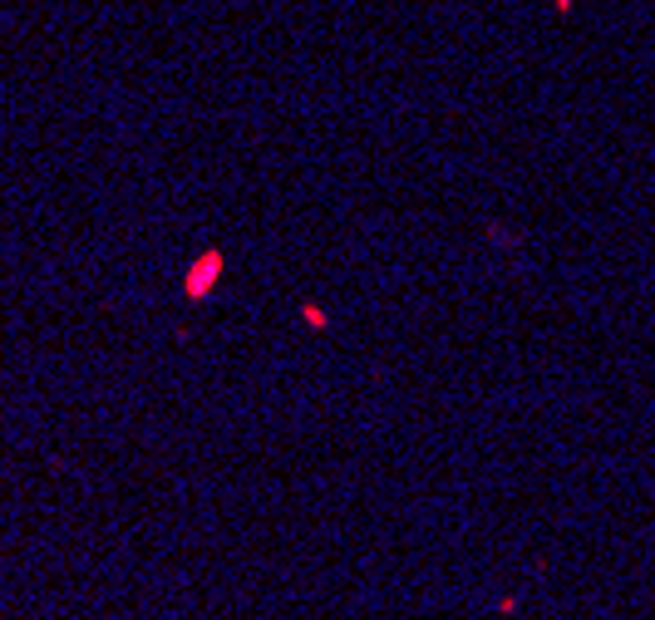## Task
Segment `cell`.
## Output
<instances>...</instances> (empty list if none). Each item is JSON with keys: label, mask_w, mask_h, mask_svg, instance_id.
I'll return each mask as SVG.
<instances>
[{"label": "cell", "mask_w": 655, "mask_h": 620, "mask_svg": "<svg viewBox=\"0 0 655 620\" xmlns=\"http://www.w3.org/2000/svg\"><path fill=\"white\" fill-rule=\"evenodd\" d=\"M217 276H222V251H203V257L187 267V301H207L213 296V286H217Z\"/></svg>", "instance_id": "1"}, {"label": "cell", "mask_w": 655, "mask_h": 620, "mask_svg": "<svg viewBox=\"0 0 655 620\" xmlns=\"http://www.w3.org/2000/svg\"><path fill=\"white\" fill-rule=\"evenodd\" d=\"M305 325H315V330H321V325H325V311H315V306H305Z\"/></svg>", "instance_id": "2"}]
</instances>
